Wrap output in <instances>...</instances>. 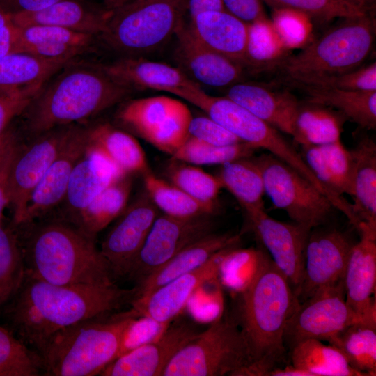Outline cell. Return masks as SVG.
Segmentation results:
<instances>
[{"instance_id":"1","label":"cell","mask_w":376,"mask_h":376,"mask_svg":"<svg viewBox=\"0 0 376 376\" xmlns=\"http://www.w3.org/2000/svg\"><path fill=\"white\" fill-rule=\"evenodd\" d=\"M134 289L116 283L56 285L26 273L0 314L3 325L40 356L57 331L78 322L119 311Z\"/></svg>"},{"instance_id":"2","label":"cell","mask_w":376,"mask_h":376,"mask_svg":"<svg viewBox=\"0 0 376 376\" xmlns=\"http://www.w3.org/2000/svg\"><path fill=\"white\" fill-rule=\"evenodd\" d=\"M132 91L113 80L100 64L68 63L49 79L17 118L29 139L52 128L81 124L118 103Z\"/></svg>"},{"instance_id":"3","label":"cell","mask_w":376,"mask_h":376,"mask_svg":"<svg viewBox=\"0 0 376 376\" xmlns=\"http://www.w3.org/2000/svg\"><path fill=\"white\" fill-rule=\"evenodd\" d=\"M240 297L237 322L247 343L250 362L235 376H265L287 364L284 330L299 300L268 253Z\"/></svg>"},{"instance_id":"4","label":"cell","mask_w":376,"mask_h":376,"mask_svg":"<svg viewBox=\"0 0 376 376\" xmlns=\"http://www.w3.org/2000/svg\"><path fill=\"white\" fill-rule=\"evenodd\" d=\"M13 226L26 274L56 285L115 282L95 240L65 219H38Z\"/></svg>"},{"instance_id":"5","label":"cell","mask_w":376,"mask_h":376,"mask_svg":"<svg viewBox=\"0 0 376 376\" xmlns=\"http://www.w3.org/2000/svg\"><path fill=\"white\" fill-rule=\"evenodd\" d=\"M128 310L78 322L54 333L40 357L43 375L93 376L118 358L135 318Z\"/></svg>"},{"instance_id":"6","label":"cell","mask_w":376,"mask_h":376,"mask_svg":"<svg viewBox=\"0 0 376 376\" xmlns=\"http://www.w3.org/2000/svg\"><path fill=\"white\" fill-rule=\"evenodd\" d=\"M342 19L298 53L274 63L288 84H320L363 65L375 44L373 14Z\"/></svg>"},{"instance_id":"7","label":"cell","mask_w":376,"mask_h":376,"mask_svg":"<svg viewBox=\"0 0 376 376\" xmlns=\"http://www.w3.org/2000/svg\"><path fill=\"white\" fill-rule=\"evenodd\" d=\"M187 0H132L113 9L99 38L123 56L153 51L185 24Z\"/></svg>"},{"instance_id":"8","label":"cell","mask_w":376,"mask_h":376,"mask_svg":"<svg viewBox=\"0 0 376 376\" xmlns=\"http://www.w3.org/2000/svg\"><path fill=\"white\" fill-rule=\"evenodd\" d=\"M249 362L247 343L237 320L222 314L178 352L162 376H235Z\"/></svg>"},{"instance_id":"9","label":"cell","mask_w":376,"mask_h":376,"mask_svg":"<svg viewBox=\"0 0 376 376\" xmlns=\"http://www.w3.org/2000/svg\"><path fill=\"white\" fill-rule=\"evenodd\" d=\"M253 158L261 171L265 193L277 208L310 230L324 224L335 210L324 195L274 155L266 153Z\"/></svg>"},{"instance_id":"10","label":"cell","mask_w":376,"mask_h":376,"mask_svg":"<svg viewBox=\"0 0 376 376\" xmlns=\"http://www.w3.org/2000/svg\"><path fill=\"white\" fill-rule=\"evenodd\" d=\"M80 124L59 126L17 146L9 173V205L13 224L23 219L30 195Z\"/></svg>"},{"instance_id":"11","label":"cell","mask_w":376,"mask_h":376,"mask_svg":"<svg viewBox=\"0 0 376 376\" xmlns=\"http://www.w3.org/2000/svg\"><path fill=\"white\" fill-rule=\"evenodd\" d=\"M362 320H373L362 318L348 306L342 281L299 302L286 323L284 345L288 352L306 339L328 342L345 327Z\"/></svg>"},{"instance_id":"12","label":"cell","mask_w":376,"mask_h":376,"mask_svg":"<svg viewBox=\"0 0 376 376\" xmlns=\"http://www.w3.org/2000/svg\"><path fill=\"white\" fill-rule=\"evenodd\" d=\"M211 217L159 214L126 278L140 283L182 250L213 233Z\"/></svg>"},{"instance_id":"13","label":"cell","mask_w":376,"mask_h":376,"mask_svg":"<svg viewBox=\"0 0 376 376\" xmlns=\"http://www.w3.org/2000/svg\"><path fill=\"white\" fill-rule=\"evenodd\" d=\"M159 214L145 191L127 206L107 233L100 251L114 280L127 277Z\"/></svg>"},{"instance_id":"14","label":"cell","mask_w":376,"mask_h":376,"mask_svg":"<svg viewBox=\"0 0 376 376\" xmlns=\"http://www.w3.org/2000/svg\"><path fill=\"white\" fill-rule=\"evenodd\" d=\"M249 226L297 296L301 285L304 254L311 230L292 221L276 220L264 209L246 212Z\"/></svg>"},{"instance_id":"15","label":"cell","mask_w":376,"mask_h":376,"mask_svg":"<svg viewBox=\"0 0 376 376\" xmlns=\"http://www.w3.org/2000/svg\"><path fill=\"white\" fill-rule=\"evenodd\" d=\"M313 228L304 254V274L297 293L300 301L323 288L344 279L350 250L354 243L337 228Z\"/></svg>"},{"instance_id":"16","label":"cell","mask_w":376,"mask_h":376,"mask_svg":"<svg viewBox=\"0 0 376 376\" xmlns=\"http://www.w3.org/2000/svg\"><path fill=\"white\" fill-rule=\"evenodd\" d=\"M230 246L216 253L205 264L157 288L149 295L133 299L129 309L136 318L148 317L170 324L186 307L195 292L218 279L222 262Z\"/></svg>"},{"instance_id":"17","label":"cell","mask_w":376,"mask_h":376,"mask_svg":"<svg viewBox=\"0 0 376 376\" xmlns=\"http://www.w3.org/2000/svg\"><path fill=\"white\" fill-rule=\"evenodd\" d=\"M198 332L193 324L175 321L157 340L116 358L102 376H162L170 361Z\"/></svg>"},{"instance_id":"18","label":"cell","mask_w":376,"mask_h":376,"mask_svg":"<svg viewBox=\"0 0 376 376\" xmlns=\"http://www.w3.org/2000/svg\"><path fill=\"white\" fill-rule=\"evenodd\" d=\"M100 65L113 80L131 91H162L186 100L199 87L182 70L138 56H123Z\"/></svg>"},{"instance_id":"19","label":"cell","mask_w":376,"mask_h":376,"mask_svg":"<svg viewBox=\"0 0 376 376\" xmlns=\"http://www.w3.org/2000/svg\"><path fill=\"white\" fill-rule=\"evenodd\" d=\"M87 146L88 126L80 124L33 189L19 224L43 218L63 201L72 169Z\"/></svg>"},{"instance_id":"20","label":"cell","mask_w":376,"mask_h":376,"mask_svg":"<svg viewBox=\"0 0 376 376\" xmlns=\"http://www.w3.org/2000/svg\"><path fill=\"white\" fill-rule=\"evenodd\" d=\"M176 55L196 81L212 87H229L241 81L242 65L200 42L187 25L176 33Z\"/></svg>"},{"instance_id":"21","label":"cell","mask_w":376,"mask_h":376,"mask_svg":"<svg viewBox=\"0 0 376 376\" xmlns=\"http://www.w3.org/2000/svg\"><path fill=\"white\" fill-rule=\"evenodd\" d=\"M125 175L127 174L88 143L71 173L63 200L66 214L61 219L71 222L95 197Z\"/></svg>"},{"instance_id":"22","label":"cell","mask_w":376,"mask_h":376,"mask_svg":"<svg viewBox=\"0 0 376 376\" xmlns=\"http://www.w3.org/2000/svg\"><path fill=\"white\" fill-rule=\"evenodd\" d=\"M111 12L88 0H60L39 10L10 16L19 27L52 26L99 38Z\"/></svg>"},{"instance_id":"23","label":"cell","mask_w":376,"mask_h":376,"mask_svg":"<svg viewBox=\"0 0 376 376\" xmlns=\"http://www.w3.org/2000/svg\"><path fill=\"white\" fill-rule=\"evenodd\" d=\"M345 301L362 318L376 320V237L360 235L350 252L344 275Z\"/></svg>"},{"instance_id":"24","label":"cell","mask_w":376,"mask_h":376,"mask_svg":"<svg viewBox=\"0 0 376 376\" xmlns=\"http://www.w3.org/2000/svg\"><path fill=\"white\" fill-rule=\"evenodd\" d=\"M226 97L281 132L292 136L299 101L290 92L240 81L227 88Z\"/></svg>"},{"instance_id":"25","label":"cell","mask_w":376,"mask_h":376,"mask_svg":"<svg viewBox=\"0 0 376 376\" xmlns=\"http://www.w3.org/2000/svg\"><path fill=\"white\" fill-rule=\"evenodd\" d=\"M98 38L57 26H18L17 52L47 60L73 61L91 51Z\"/></svg>"},{"instance_id":"26","label":"cell","mask_w":376,"mask_h":376,"mask_svg":"<svg viewBox=\"0 0 376 376\" xmlns=\"http://www.w3.org/2000/svg\"><path fill=\"white\" fill-rule=\"evenodd\" d=\"M240 234L212 233L190 244L135 285L133 299L145 297L169 281L205 264L218 251L238 246Z\"/></svg>"},{"instance_id":"27","label":"cell","mask_w":376,"mask_h":376,"mask_svg":"<svg viewBox=\"0 0 376 376\" xmlns=\"http://www.w3.org/2000/svg\"><path fill=\"white\" fill-rule=\"evenodd\" d=\"M194 36L211 49L244 64L248 24L226 10L196 15L188 25Z\"/></svg>"},{"instance_id":"28","label":"cell","mask_w":376,"mask_h":376,"mask_svg":"<svg viewBox=\"0 0 376 376\" xmlns=\"http://www.w3.org/2000/svg\"><path fill=\"white\" fill-rule=\"evenodd\" d=\"M354 159L353 212L360 222V235L376 237V144L362 137L351 150Z\"/></svg>"},{"instance_id":"29","label":"cell","mask_w":376,"mask_h":376,"mask_svg":"<svg viewBox=\"0 0 376 376\" xmlns=\"http://www.w3.org/2000/svg\"><path fill=\"white\" fill-rule=\"evenodd\" d=\"M301 155L315 177L335 194L353 195L354 159L340 141L301 146Z\"/></svg>"},{"instance_id":"30","label":"cell","mask_w":376,"mask_h":376,"mask_svg":"<svg viewBox=\"0 0 376 376\" xmlns=\"http://www.w3.org/2000/svg\"><path fill=\"white\" fill-rule=\"evenodd\" d=\"M88 143L125 174H145L149 168L145 152L130 134L109 123L88 127Z\"/></svg>"},{"instance_id":"31","label":"cell","mask_w":376,"mask_h":376,"mask_svg":"<svg viewBox=\"0 0 376 376\" xmlns=\"http://www.w3.org/2000/svg\"><path fill=\"white\" fill-rule=\"evenodd\" d=\"M306 101L329 107L364 130L376 128V91H353L324 85H294Z\"/></svg>"},{"instance_id":"32","label":"cell","mask_w":376,"mask_h":376,"mask_svg":"<svg viewBox=\"0 0 376 376\" xmlns=\"http://www.w3.org/2000/svg\"><path fill=\"white\" fill-rule=\"evenodd\" d=\"M131 189L129 174L123 175L95 197L69 223L95 240L97 235L125 210Z\"/></svg>"},{"instance_id":"33","label":"cell","mask_w":376,"mask_h":376,"mask_svg":"<svg viewBox=\"0 0 376 376\" xmlns=\"http://www.w3.org/2000/svg\"><path fill=\"white\" fill-rule=\"evenodd\" d=\"M346 120L344 115L329 107L299 101L292 136L300 146H320L340 141Z\"/></svg>"},{"instance_id":"34","label":"cell","mask_w":376,"mask_h":376,"mask_svg":"<svg viewBox=\"0 0 376 376\" xmlns=\"http://www.w3.org/2000/svg\"><path fill=\"white\" fill-rule=\"evenodd\" d=\"M71 62L47 60L21 52L1 56L0 95L22 87L45 83Z\"/></svg>"},{"instance_id":"35","label":"cell","mask_w":376,"mask_h":376,"mask_svg":"<svg viewBox=\"0 0 376 376\" xmlns=\"http://www.w3.org/2000/svg\"><path fill=\"white\" fill-rule=\"evenodd\" d=\"M217 176L245 212L264 209L263 180L253 156L222 164Z\"/></svg>"},{"instance_id":"36","label":"cell","mask_w":376,"mask_h":376,"mask_svg":"<svg viewBox=\"0 0 376 376\" xmlns=\"http://www.w3.org/2000/svg\"><path fill=\"white\" fill-rule=\"evenodd\" d=\"M328 343L363 376L376 375V321L362 320L340 331Z\"/></svg>"},{"instance_id":"37","label":"cell","mask_w":376,"mask_h":376,"mask_svg":"<svg viewBox=\"0 0 376 376\" xmlns=\"http://www.w3.org/2000/svg\"><path fill=\"white\" fill-rule=\"evenodd\" d=\"M291 364L311 376H363L354 370L334 346L309 338L296 343L289 351Z\"/></svg>"},{"instance_id":"38","label":"cell","mask_w":376,"mask_h":376,"mask_svg":"<svg viewBox=\"0 0 376 376\" xmlns=\"http://www.w3.org/2000/svg\"><path fill=\"white\" fill-rule=\"evenodd\" d=\"M145 191L163 214L182 219L212 216L217 210L202 203L150 171L143 175Z\"/></svg>"},{"instance_id":"39","label":"cell","mask_w":376,"mask_h":376,"mask_svg":"<svg viewBox=\"0 0 376 376\" xmlns=\"http://www.w3.org/2000/svg\"><path fill=\"white\" fill-rule=\"evenodd\" d=\"M26 273L18 237L12 222L0 221V313L15 294Z\"/></svg>"},{"instance_id":"40","label":"cell","mask_w":376,"mask_h":376,"mask_svg":"<svg viewBox=\"0 0 376 376\" xmlns=\"http://www.w3.org/2000/svg\"><path fill=\"white\" fill-rule=\"evenodd\" d=\"M177 100L166 96H154L131 100L118 111V122L146 139L164 120Z\"/></svg>"},{"instance_id":"41","label":"cell","mask_w":376,"mask_h":376,"mask_svg":"<svg viewBox=\"0 0 376 376\" xmlns=\"http://www.w3.org/2000/svg\"><path fill=\"white\" fill-rule=\"evenodd\" d=\"M42 373L40 354L0 323V376H38Z\"/></svg>"},{"instance_id":"42","label":"cell","mask_w":376,"mask_h":376,"mask_svg":"<svg viewBox=\"0 0 376 376\" xmlns=\"http://www.w3.org/2000/svg\"><path fill=\"white\" fill-rule=\"evenodd\" d=\"M175 162L167 170L170 182L195 200L217 208L218 195L223 189L217 176L196 165Z\"/></svg>"},{"instance_id":"43","label":"cell","mask_w":376,"mask_h":376,"mask_svg":"<svg viewBox=\"0 0 376 376\" xmlns=\"http://www.w3.org/2000/svg\"><path fill=\"white\" fill-rule=\"evenodd\" d=\"M256 150L253 146L244 142L217 146L189 137L171 155V159L193 165H222L237 159L251 157Z\"/></svg>"},{"instance_id":"44","label":"cell","mask_w":376,"mask_h":376,"mask_svg":"<svg viewBox=\"0 0 376 376\" xmlns=\"http://www.w3.org/2000/svg\"><path fill=\"white\" fill-rule=\"evenodd\" d=\"M276 11H290L320 22L348 18L367 13L345 0H261Z\"/></svg>"},{"instance_id":"45","label":"cell","mask_w":376,"mask_h":376,"mask_svg":"<svg viewBox=\"0 0 376 376\" xmlns=\"http://www.w3.org/2000/svg\"><path fill=\"white\" fill-rule=\"evenodd\" d=\"M267 253L264 249L235 246L224 258L219 277L225 285L240 293L254 279Z\"/></svg>"},{"instance_id":"46","label":"cell","mask_w":376,"mask_h":376,"mask_svg":"<svg viewBox=\"0 0 376 376\" xmlns=\"http://www.w3.org/2000/svg\"><path fill=\"white\" fill-rule=\"evenodd\" d=\"M192 117L189 108L177 100L167 116L146 140L159 150L172 155L189 138Z\"/></svg>"},{"instance_id":"47","label":"cell","mask_w":376,"mask_h":376,"mask_svg":"<svg viewBox=\"0 0 376 376\" xmlns=\"http://www.w3.org/2000/svg\"><path fill=\"white\" fill-rule=\"evenodd\" d=\"M283 49L272 23L256 22L248 24L244 64L254 67L274 64Z\"/></svg>"},{"instance_id":"48","label":"cell","mask_w":376,"mask_h":376,"mask_svg":"<svg viewBox=\"0 0 376 376\" xmlns=\"http://www.w3.org/2000/svg\"><path fill=\"white\" fill-rule=\"evenodd\" d=\"M170 324L159 322L148 317L134 318L125 333L120 356L157 340Z\"/></svg>"},{"instance_id":"49","label":"cell","mask_w":376,"mask_h":376,"mask_svg":"<svg viewBox=\"0 0 376 376\" xmlns=\"http://www.w3.org/2000/svg\"><path fill=\"white\" fill-rule=\"evenodd\" d=\"M45 83L22 87L0 95V137L8 126L22 114Z\"/></svg>"},{"instance_id":"50","label":"cell","mask_w":376,"mask_h":376,"mask_svg":"<svg viewBox=\"0 0 376 376\" xmlns=\"http://www.w3.org/2000/svg\"><path fill=\"white\" fill-rule=\"evenodd\" d=\"M18 127L13 122L6 130L0 152V221L5 208L9 205V173L13 159L21 140Z\"/></svg>"},{"instance_id":"51","label":"cell","mask_w":376,"mask_h":376,"mask_svg":"<svg viewBox=\"0 0 376 376\" xmlns=\"http://www.w3.org/2000/svg\"><path fill=\"white\" fill-rule=\"evenodd\" d=\"M189 137L217 146L242 142L209 116L192 117L189 127Z\"/></svg>"},{"instance_id":"52","label":"cell","mask_w":376,"mask_h":376,"mask_svg":"<svg viewBox=\"0 0 376 376\" xmlns=\"http://www.w3.org/2000/svg\"><path fill=\"white\" fill-rule=\"evenodd\" d=\"M317 85H324L353 91H376V62L361 65Z\"/></svg>"},{"instance_id":"53","label":"cell","mask_w":376,"mask_h":376,"mask_svg":"<svg viewBox=\"0 0 376 376\" xmlns=\"http://www.w3.org/2000/svg\"><path fill=\"white\" fill-rule=\"evenodd\" d=\"M272 26L283 49L301 45L309 33L306 21L289 15L277 16Z\"/></svg>"},{"instance_id":"54","label":"cell","mask_w":376,"mask_h":376,"mask_svg":"<svg viewBox=\"0 0 376 376\" xmlns=\"http://www.w3.org/2000/svg\"><path fill=\"white\" fill-rule=\"evenodd\" d=\"M226 10L246 23L270 22L261 0H222Z\"/></svg>"},{"instance_id":"55","label":"cell","mask_w":376,"mask_h":376,"mask_svg":"<svg viewBox=\"0 0 376 376\" xmlns=\"http://www.w3.org/2000/svg\"><path fill=\"white\" fill-rule=\"evenodd\" d=\"M18 26L10 15L0 8V57L17 52Z\"/></svg>"},{"instance_id":"56","label":"cell","mask_w":376,"mask_h":376,"mask_svg":"<svg viewBox=\"0 0 376 376\" xmlns=\"http://www.w3.org/2000/svg\"><path fill=\"white\" fill-rule=\"evenodd\" d=\"M60 0H0V8L14 15L43 9Z\"/></svg>"},{"instance_id":"57","label":"cell","mask_w":376,"mask_h":376,"mask_svg":"<svg viewBox=\"0 0 376 376\" xmlns=\"http://www.w3.org/2000/svg\"><path fill=\"white\" fill-rule=\"evenodd\" d=\"M226 10L222 0H187V13L189 14V20L194 19L200 13Z\"/></svg>"},{"instance_id":"58","label":"cell","mask_w":376,"mask_h":376,"mask_svg":"<svg viewBox=\"0 0 376 376\" xmlns=\"http://www.w3.org/2000/svg\"><path fill=\"white\" fill-rule=\"evenodd\" d=\"M265 376H311L304 370L299 369L291 363L285 364L282 367L276 368L267 373Z\"/></svg>"},{"instance_id":"59","label":"cell","mask_w":376,"mask_h":376,"mask_svg":"<svg viewBox=\"0 0 376 376\" xmlns=\"http://www.w3.org/2000/svg\"><path fill=\"white\" fill-rule=\"evenodd\" d=\"M362 9L365 12H373L375 7L376 0H345Z\"/></svg>"},{"instance_id":"60","label":"cell","mask_w":376,"mask_h":376,"mask_svg":"<svg viewBox=\"0 0 376 376\" xmlns=\"http://www.w3.org/2000/svg\"><path fill=\"white\" fill-rule=\"evenodd\" d=\"M132 0H111L109 5L108 6L109 9H113L123 3H125Z\"/></svg>"},{"instance_id":"61","label":"cell","mask_w":376,"mask_h":376,"mask_svg":"<svg viewBox=\"0 0 376 376\" xmlns=\"http://www.w3.org/2000/svg\"><path fill=\"white\" fill-rule=\"evenodd\" d=\"M6 130H7V129H6ZM6 130H5V132L3 133V134L1 135V136L0 137V152H1V148H2L3 142H4Z\"/></svg>"},{"instance_id":"62","label":"cell","mask_w":376,"mask_h":376,"mask_svg":"<svg viewBox=\"0 0 376 376\" xmlns=\"http://www.w3.org/2000/svg\"><path fill=\"white\" fill-rule=\"evenodd\" d=\"M102 1H103L104 4V6L108 8V6L109 5V3H110L111 0H102Z\"/></svg>"}]
</instances>
